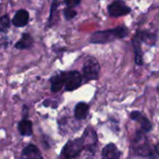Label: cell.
Wrapping results in <instances>:
<instances>
[{"instance_id": "9a60e30c", "label": "cell", "mask_w": 159, "mask_h": 159, "mask_svg": "<svg viewBox=\"0 0 159 159\" xmlns=\"http://www.w3.org/2000/svg\"><path fill=\"white\" fill-rule=\"evenodd\" d=\"M140 44H141V41L139 39L138 37L135 36L134 39H133V47H134V51H135V63H136L138 66L143 65L142 52H141Z\"/></svg>"}, {"instance_id": "4fadbf2b", "label": "cell", "mask_w": 159, "mask_h": 159, "mask_svg": "<svg viewBox=\"0 0 159 159\" xmlns=\"http://www.w3.org/2000/svg\"><path fill=\"white\" fill-rule=\"evenodd\" d=\"M89 111V106L84 102H79L74 109V115L78 120H84Z\"/></svg>"}, {"instance_id": "7402d4cb", "label": "cell", "mask_w": 159, "mask_h": 159, "mask_svg": "<svg viewBox=\"0 0 159 159\" xmlns=\"http://www.w3.org/2000/svg\"><path fill=\"white\" fill-rule=\"evenodd\" d=\"M157 92H158V94H159V85L157 86Z\"/></svg>"}, {"instance_id": "3957f363", "label": "cell", "mask_w": 159, "mask_h": 159, "mask_svg": "<svg viewBox=\"0 0 159 159\" xmlns=\"http://www.w3.org/2000/svg\"><path fill=\"white\" fill-rule=\"evenodd\" d=\"M100 71V66L99 63L97 61V59L91 57L85 61L83 67V74L85 81H94L98 78Z\"/></svg>"}, {"instance_id": "e0dca14e", "label": "cell", "mask_w": 159, "mask_h": 159, "mask_svg": "<svg viewBox=\"0 0 159 159\" xmlns=\"http://www.w3.org/2000/svg\"><path fill=\"white\" fill-rule=\"evenodd\" d=\"M59 5L58 0H53L52 6H51V12H50V16H49V20H48V26L51 27L52 26L53 23H54V17L56 16V11H57V7Z\"/></svg>"}, {"instance_id": "9c48e42d", "label": "cell", "mask_w": 159, "mask_h": 159, "mask_svg": "<svg viewBox=\"0 0 159 159\" xmlns=\"http://www.w3.org/2000/svg\"><path fill=\"white\" fill-rule=\"evenodd\" d=\"M122 152L118 150L115 144L109 143L106 145L101 152V159H119Z\"/></svg>"}, {"instance_id": "6da1fadb", "label": "cell", "mask_w": 159, "mask_h": 159, "mask_svg": "<svg viewBox=\"0 0 159 159\" xmlns=\"http://www.w3.org/2000/svg\"><path fill=\"white\" fill-rule=\"evenodd\" d=\"M128 34V29L125 26H118L109 30L97 31L92 34L90 42L95 44H104L114 41L116 39H124Z\"/></svg>"}, {"instance_id": "5bb4252c", "label": "cell", "mask_w": 159, "mask_h": 159, "mask_svg": "<svg viewBox=\"0 0 159 159\" xmlns=\"http://www.w3.org/2000/svg\"><path fill=\"white\" fill-rule=\"evenodd\" d=\"M136 37L139 38V39L148 45H153L155 44V41H156V36L152 33H150V32H147V31H139L137 34H136Z\"/></svg>"}, {"instance_id": "52a82bcc", "label": "cell", "mask_w": 159, "mask_h": 159, "mask_svg": "<svg viewBox=\"0 0 159 159\" xmlns=\"http://www.w3.org/2000/svg\"><path fill=\"white\" fill-rule=\"evenodd\" d=\"M29 12L26 10H19L14 14L11 20V24L15 27H25L29 23Z\"/></svg>"}, {"instance_id": "30bf717a", "label": "cell", "mask_w": 159, "mask_h": 159, "mask_svg": "<svg viewBox=\"0 0 159 159\" xmlns=\"http://www.w3.org/2000/svg\"><path fill=\"white\" fill-rule=\"evenodd\" d=\"M50 83L51 91L52 93L59 92L63 87H65V72H61L52 76L50 80Z\"/></svg>"}, {"instance_id": "ac0fdd59", "label": "cell", "mask_w": 159, "mask_h": 159, "mask_svg": "<svg viewBox=\"0 0 159 159\" xmlns=\"http://www.w3.org/2000/svg\"><path fill=\"white\" fill-rule=\"evenodd\" d=\"M77 15V11L73 8H68L66 7L64 10V16L66 20H71Z\"/></svg>"}, {"instance_id": "8fae6325", "label": "cell", "mask_w": 159, "mask_h": 159, "mask_svg": "<svg viewBox=\"0 0 159 159\" xmlns=\"http://www.w3.org/2000/svg\"><path fill=\"white\" fill-rule=\"evenodd\" d=\"M18 131L21 136L29 137L33 135V123L28 118H23L18 123Z\"/></svg>"}, {"instance_id": "7a4b0ae2", "label": "cell", "mask_w": 159, "mask_h": 159, "mask_svg": "<svg viewBox=\"0 0 159 159\" xmlns=\"http://www.w3.org/2000/svg\"><path fill=\"white\" fill-rule=\"evenodd\" d=\"M85 144L86 141L84 136L79 139H71L67 141L64 146L61 152V156L64 157V159H72L84 150Z\"/></svg>"}, {"instance_id": "277c9868", "label": "cell", "mask_w": 159, "mask_h": 159, "mask_svg": "<svg viewBox=\"0 0 159 159\" xmlns=\"http://www.w3.org/2000/svg\"><path fill=\"white\" fill-rule=\"evenodd\" d=\"M83 82V76L78 71L65 72V90L67 92L74 91L79 88Z\"/></svg>"}, {"instance_id": "d6986e66", "label": "cell", "mask_w": 159, "mask_h": 159, "mask_svg": "<svg viewBox=\"0 0 159 159\" xmlns=\"http://www.w3.org/2000/svg\"><path fill=\"white\" fill-rule=\"evenodd\" d=\"M81 3V0H65V4L68 8H75Z\"/></svg>"}, {"instance_id": "44dd1931", "label": "cell", "mask_w": 159, "mask_h": 159, "mask_svg": "<svg viewBox=\"0 0 159 159\" xmlns=\"http://www.w3.org/2000/svg\"><path fill=\"white\" fill-rule=\"evenodd\" d=\"M155 152L159 154V142L156 144V146H155Z\"/></svg>"}, {"instance_id": "8992f818", "label": "cell", "mask_w": 159, "mask_h": 159, "mask_svg": "<svg viewBox=\"0 0 159 159\" xmlns=\"http://www.w3.org/2000/svg\"><path fill=\"white\" fill-rule=\"evenodd\" d=\"M20 159H44L40 150L35 144H27L22 151Z\"/></svg>"}, {"instance_id": "5b68a950", "label": "cell", "mask_w": 159, "mask_h": 159, "mask_svg": "<svg viewBox=\"0 0 159 159\" xmlns=\"http://www.w3.org/2000/svg\"><path fill=\"white\" fill-rule=\"evenodd\" d=\"M108 11L111 17H121L128 14L131 11V9L125 5L123 0H115L109 5Z\"/></svg>"}, {"instance_id": "ba28073f", "label": "cell", "mask_w": 159, "mask_h": 159, "mask_svg": "<svg viewBox=\"0 0 159 159\" xmlns=\"http://www.w3.org/2000/svg\"><path fill=\"white\" fill-rule=\"evenodd\" d=\"M130 118L133 121L139 123L140 127H141V132H149L152 130V123L148 120L147 117L142 115L141 112H139L138 111H134L130 113Z\"/></svg>"}, {"instance_id": "7c38bea8", "label": "cell", "mask_w": 159, "mask_h": 159, "mask_svg": "<svg viewBox=\"0 0 159 159\" xmlns=\"http://www.w3.org/2000/svg\"><path fill=\"white\" fill-rule=\"evenodd\" d=\"M34 44V39L29 33H24L22 35V38L15 43L14 47L17 50H26L33 46Z\"/></svg>"}, {"instance_id": "2e32d148", "label": "cell", "mask_w": 159, "mask_h": 159, "mask_svg": "<svg viewBox=\"0 0 159 159\" xmlns=\"http://www.w3.org/2000/svg\"><path fill=\"white\" fill-rule=\"evenodd\" d=\"M11 25V20L9 14H4L0 16V33L7 32Z\"/></svg>"}, {"instance_id": "ffe728a7", "label": "cell", "mask_w": 159, "mask_h": 159, "mask_svg": "<svg viewBox=\"0 0 159 159\" xmlns=\"http://www.w3.org/2000/svg\"><path fill=\"white\" fill-rule=\"evenodd\" d=\"M28 117V107L26 105H24L23 107V118Z\"/></svg>"}]
</instances>
